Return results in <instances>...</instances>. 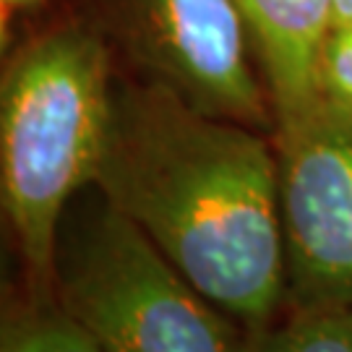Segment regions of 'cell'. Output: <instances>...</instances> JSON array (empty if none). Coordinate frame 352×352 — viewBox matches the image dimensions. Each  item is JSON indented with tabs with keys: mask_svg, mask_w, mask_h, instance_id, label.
<instances>
[{
	"mask_svg": "<svg viewBox=\"0 0 352 352\" xmlns=\"http://www.w3.org/2000/svg\"><path fill=\"white\" fill-rule=\"evenodd\" d=\"M285 308H352V113L316 100L274 126Z\"/></svg>",
	"mask_w": 352,
	"mask_h": 352,
	"instance_id": "4",
	"label": "cell"
},
{
	"mask_svg": "<svg viewBox=\"0 0 352 352\" xmlns=\"http://www.w3.org/2000/svg\"><path fill=\"white\" fill-rule=\"evenodd\" d=\"M316 94L352 113V26L327 32L316 60Z\"/></svg>",
	"mask_w": 352,
	"mask_h": 352,
	"instance_id": "9",
	"label": "cell"
},
{
	"mask_svg": "<svg viewBox=\"0 0 352 352\" xmlns=\"http://www.w3.org/2000/svg\"><path fill=\"white\" fill-rule=\"evenodd\" d=\"M146 81L214 118L274 133V107L240 0H110Z\"/></svg>",
	"mask_w": 352,
	"mask_h": 352,
	"instance_id": "5",
	"label": "cell"
},
{
	"mask_svg": "<svg viewBox=\"0 0 352 352\" xmlns=\"http://www.w3.org/2000/svg\"><path fill=\"white\" fill-rule=\"evenodd\" d=\"M104 39L63 24L24 42L0 78V199L32 295H55L65 209L94 186L113 118Z\"/></svg>",
	"mask_w": 352,
	"mask_h": 352,
	"instance_id": "2",
	"label": "cell"
},
{
	"mask_svg": "<svg viewBox=\"0 0 352 352\" xmlns=\"http://www.w3.org/2000/svg\"><path fill=\"white\" fill-rule=\"evenodd\" d=\"M0 352H104L84 324L65 311L55 295L6 300Z\"/></svg>",
	"mask_w": 352,
	"mask_h": 352,
	"instance_id": "7",
	"label": "cell"
},
{
	"mask_svg": "<svg viewBox=\"0 0 352 352\" xmlns=\"http://www.w3.org/2000/svg\"><path fill=\"white\" fill-rule=\"evenodd\" d=\"M274 120L318 100L316 60L329 32V0H240Z\"/></svg>",
	"mask_w": 352,
	"mask_h": 352,
	"instance_id": "6",
	"label": "cell"
},
{
	"mask_svg": "<svg viewBox=\"0 0 352 352\" xmlns=\"http://www.w3.org/2000/svg\"><path fill=\"white\" fill-rule=\"evenodd\" d=\"M94 186L261 347L285 308L274 136L154 81L115 84Z\"/></svg>",
	"mask_w": 352,
	"mask_h": 352,
	"instance_id": "1",
	"label": "cell"
},
{
	"mask_svg": "<svg viewBox=\"0 0 352 352\" xmlns=\"http://www.w3.org/2000/svg\"><path fill=\"white\" fill-rule=\"evenodd\" d=\"M52 289L104 352H258L97 186L60 219Z\"/></svg>",
	"mask_w": 352,
	"mask_h": 352,
	"instance_id": "3",
	"label": "cell"
},
{
	"mask_svg": "<svg viewBox=\"0 0 352 352\" xmlns=\"http://www.w3.org/2000/svg\"><path fill=\"white\" fill-rule=\"evenodd\" d=\"M258 352H352V308L289 314L266 334Z\"/></svg>",
	"mask_w": 352,
	"mask_h": 352,
	"instance_id": "8",
	"label": "cell"
},
{
	"mask_svg": "<svg viewBox=\"0 0 352 352\" xmlns=\"http://www.w3.org/2000/svg\"><path fill=\"white\" fill-rule=\"evenodd\" d=\"M45 0H0V34H3V45L8 42V29L21 16V13L37 8Z\"/></svg>",
	"mask_w": 352,
	"mask_h": 352,
	"instance_id": "10",
	"label": "cell"
},
{
	"mask_svg": "<svg viewBox=\"0 0 352 352\" xmlns=\"http://www.w3.org/2000/svg\"><path fill=\"white\" fill-rule=\"evenodd\" d=\"M352 26V0H329V29Z\"/></svg>",
	"mask_w": 352,
	"mask_h": 352,
	"instance_id": "11",
	"label": "cell"
}]
</instances>
